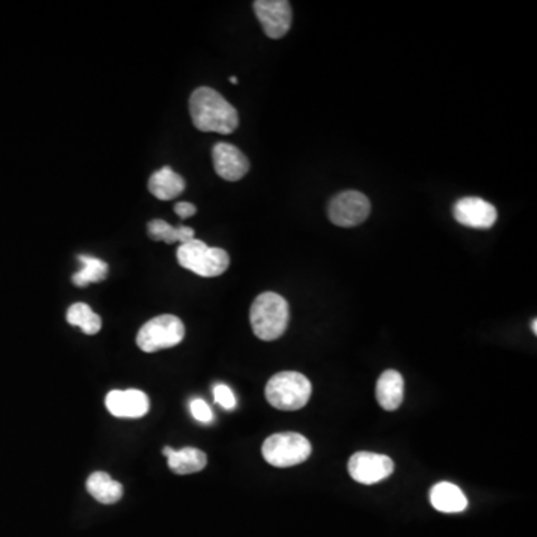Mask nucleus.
Here are the masks:
<instances>
[{"label": "nucleus", "mask_w": 537, "mask_h": 537, "mask_svg": "<svg viewBox=\"0 0 537 537\" xmlns=\"http://www.w3.org/2000/svg\"><path fill=\"white\" fill-rule=\"evenodd\" d=\"M193 124L201 132L231 135L239 126V116L233 105L227 102L217 90L199 87L190 96Z\"/></svg>", "instance_id": "nucleus-1"}, {"label": "nucleus", "mask_w": 537, "mask_h": 537, "mask_svg": "<svg viewBox=\"0 0 537 537\" xmlns=\"http://www.w3.org/2000/svg\"><path fill=\"white\" fill-rule=\"evenodd\" d=\"M252 332L266 342L277 341L286 333L290 321V307L282 296L266 291L252 302L250 311Z\"/></svg>", "instance_id": "nucleus-2"}, {"label": "nucleus", "mask_w": 537, "mask_h": 537, "mask_svg": "<svg viewBox=\"0 0 537 537\" xmlns=\"http://www.w3.org/2000/svg\"><path fill=\"white\" fill-rule=\"evenodd\" d=\"M266 399L279 410H302L311 399V381L298 372H279L266 385Z\"/></svg>", "instance_id": "nucleus-3"}, {"label": "nucleus", "mask_w": 537, "mask_h": 537, "mask_svg": "<svg viewBox=\"0 0 537 537\" xmlns=\"http://www.w3.org/2000/svg\"><path fill=\"white\" fill-rule=\"evenodd\" d=\"M179 265L199 277L215 278L226 272L231 257L221 248H212L199 239L181 243L176 251Z\"/></svg>", "instance_id": "nucleus-4"}, {"label": "nucleus", "mask_w": 537, "mask_h": 537, "mask_svg": "<svg viewBox=\"0 0 537 537\" xmlns=\"http://www.w3.org/2000/svg\"><path fill=\"white\" fill-rule=\"evenodd\" d=\"M312 447L305 436L287 431L268 436L261 447V454L268 465L275 467H291L306 461Z\"/></svg>", "instance_id": "nucleus-5"}, {"label": "nucleus", "mask_w": 537, "mask_h": 537, "mask_svg": "<svg viewBox=\"0 0 537 537\" xmlns=\"http://www.w3.org/2000/svg\"><path fill=\"white\" fill-rule=\"evenodd\" d=\"M185 336L183 321L175 316H154L137 333V344L144 353H157L176 346Z\"/></svg>", "instance_id": "nucleus-6"}, {"label": "nucleus", "mask_w": 537, "mask_h": 537, "mask_svg": "<svg viewBox=\"0 0 537 537\" xmlns=\"http://www.w3.org/2000/svg\"><path fill=\"white\" fill-rule=\"evenodd\" d=\"M327 213L334 226L355 227L366 221L371 213V202L363 193L348 190L333 197Z\"/></svg>", "instance_id": "nucleus-7"}, {"label": "nucleus", "mask_w": 537, "mask_h": 537, "mask_svg": "<svg viewBox=\"0 0 537 537\" xmlns=\"http://www.w3.org/2000/svg\"><path fill=\"white\" fill-rule=\"evenodd\" d=\"M394 463L391 458L376 452H355L348 463L350 476L358 484L372 485L391 476Z\"/></svg>", "instance_id": "nucleus-8"}, {"label": "nucleus", "mask_w": 537, "mask_h": 537, "mask_svg": "<svg viewBox=\"0 0 537 537\" xmlns=\"http://www.w3.org/2000/svg\"><path fill=\"white\" fill-rule=\"evenodd\" d=\"M256 13L266 36L270 39H281L288 33L293 23V11L287 0H257L254 2Z\"/></svg>", "instance_id": "nucleus-9"}, {"label": "nucleus", "mask_w": 537, "mask_h": 537, "mask_svg": "<svg viewBox=\"0 0 537 537\" xmlns=\"http://www.w3.org/2000/svg\"><path fill=\"white\" fill-rule=\"evenodd\" d=\"M457 221L472 229H490L497 221V209L481 197H463L454 205Z\"/></svg>", "instance_id": "nucleus-10"}, {"label": "nucleus", "mask_w": 537, "mask_h": 537, "mask_svg": "<svg viewBox=\"0 0 537 537\" xmlns=\"http://www.w3.org/2000/svg\"><path fill=\"white\" fill-rule=\"evenodd\" d=\"M212 162L220 178L226 181H239L250 171V162L240 149L227 142H220L212 149Z\"/></svg>", "instance_id": "nucleus-11"}, {"label": "nucleus", "mask_w": 537, "mask_h": 537, "mask_svg": "<svg viewBox=\"0 0 537 537\" xmlns=\"http://www.w3.org/2000/svg\"><path fill=\"white\" fill-rule=\"evenodd\" d=\"M107 410L117 418H142L148 414L149 399L141 390H114L105 400Z\"/></svg>", "instance_id": "nucleus-12"}, {"label": "nucleus", "mask_w": 537, "mask_h": 537, "mask_svg": "<svg viewBox=\"0 0 537 537\" xmlns=\"http://www.w3.org/2000/svg\"><path fill=\"white\" fill-rule=\"evenodd\" d=\"M163 456L167 457V465L176 475L197 474L205 469L208 465V457L205 452L197 448L174 449L171 447H165Z\"/></svg>", "instance_id": "nucleus-13"}, {"label": "nucleus", "mask_w": 537, "mask_h": 537, "mask_svg": "<svg viewBox=\"0 0 537 537\" xmlns=\"http://www.w3.org/2000/svg\"><path fill=\"white\" fill-rule=\"evenodd\" d=\"M403 376L397 371H385L376 382V400L385 410H396L403 401Z\"/></svg>", "instance_id": "nucleus-14"}, {"label": "nucleus", "mask_w": 537, "mask_h": 537, "mask_svg": "<svg viewBox=\"0 0 537 537\" xmlns=\"http://www.w3.org/2000/svg\"><path fill=\"white\" fill-rule=\"evenodd\" d=\"M149 192L160 201H172L185 190V181L172 167L165 166L154 172L148 181Z\"/></svg>", "instance_id": "nucleus-15"}, {"label": "nucleus", "mask_w": 537, "mask_h": 537, "mask_svg": "<svg viewBox=\"0 0 537 537\" xmlns=\"http://www.w3.org/2000/svg\"><path fill=\"white\" fill-rule=\"evenodd\" d=\"M430 502L436 511L458 513L467 507L465 493L451 482H439L430 491Z\"/></svg>", "instance_id": "nucleus-16"}, {"label": "nucleus", "mask_w": 537, "mask_h": 537, "mask_svg": "<svg viewBox=\"0 0 537 537\" xmlns=\"http://www.w3.org/2000/svg\"><path fill=\"white\" fill-rule=\"evenodd\" d=\"M87 491L99 504H114L123 497V485L105 472H94L87 479Z\"/></svg>", "instance_id": "nucleus-17"}, {"label": "nucleus", "mask_w": 537, "mask_h": 537, "mask_svg": "<svg viewBox=\"0 0 537 537\" xmlns=\"http://www.w3.org/2000/svg\"><path fill=\"white\" fill-rule=\"evenodd\" d=\"M148 235L153 240H162L166 243H185L194 239V231L192 227H174L163 220H153L148 224Z\"/></svg>", "instance_id": "nucleus-18"}, {"label": "nucleus", "mask_w": 537, "mask_h": 537, "mask_svg": "<svg viewBox=\"0 0 537 537\" xmlns=\"http://www.w3.org/2000/svg\"><path fill=\"white\" fill-rule=\"evenodd\" d=\"M66 318L69 325L81 327L86 334H96L102 328V318L86 303H75L69 307Z\"/></svg>", "instance_id": "nucleus-19"}, {"label": "nucleus", "mask_w": 537, "mask_h": 537, "mask_svg": "<svg viewBox=\"0 0 537 537\" xmlns=\"http://www.w3.org/2000/svg\"><path fill=\"white\" fill-rule=\"evenodd\" d=\"M78 259L81 261L82 268L80 272L75 273L72 277L75 286L86 287L89 286L90 282H100L107 278V261L90 256H80Z\"/></svg>", "instance_id": "nucleus-20"}, {"label": "nucleus", "mask_w": 537, "mask_h": 537, "mask_svg": "<svg viewBox=\"0 0 537 537\" xmlns=\"http://www.w3.org/2000/svg\"><path fill=\"white\" fill-rule=\"evenodd\" d=\"M213 399L222 410H233L236 408V397L231 388L224 384H217L213 387Z\"/></svg>", "instance_id": "nucleus-21"}, {"label": "nucleus", "mask_w": 537, "mask_h": 537, "mask_svg": "<svg viewBox=\"0 0 537 537\" xmlns=\"http://www.w3.org/2000/svg\"><path fill=\"white\" fill-rule=\"evenodd\" d=\"M190 410H192L193 418L199 422H203V424H208V422H211L213 419L212 410H211L208 403H206L205 400H202V399H194V400H192V403H190Z\"/></svg>", "instance_id": "nucleus-22"}, {"label": "nucleus", "mask_w": 537, "mask_h": 537, "mask_svg": "<svg viewBox=\"0 0 537 537\" xmlns=\"http://www.w3.org/2000/svg\"><path fill=\"white\" fill-rule=\"evenodd\" d=\"M174 209H175L176 215L181 220H187V218L193 217L197 212L196 206L193 205V203H188V202H179Z\"/></svg>", "instance_id": "nucleus-23"}, {"label": "nucleus", "mask_w": 537, "mask_h": 537, "mask_svg": "<svg viewBox=\"0 0 537 537\" xmlns=\"http://www.w3.org/2000/svg\"><path fill=\"white\" fill-rule=\"evenodd\" d=\"M532 327H533L534 334H537V320H533V325H532Z\"/></svg>", "instance_id": "nucleus-24"}, {"label": "nucleus", "mask_w": 537, "mask_h": 537, "mask_svg": "<svg viewBox=\"0 0 537 537\" xmlns=\"http://www.w3.org/2000/svg\"><path fill=\"white\" fill-rule=\"evenodd\" d=\"M231 84H238V78L231 77Z\"/></svg>", "instance_id": "nucleus-25"}]
</instances>
